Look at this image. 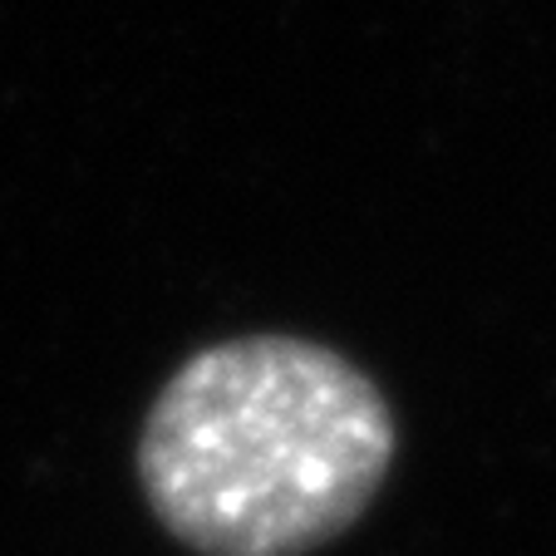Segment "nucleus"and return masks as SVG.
I'll return each mask as SVG.
<instances>
[{
  "label": "nucleus",
  "instance_id": "obj_1",
  "mask_svg": "<svg viewBox=\"0 0 556 556\" xmlns=\"http://www.w3.org/2000/svg\"><path fill=\"white\" fill-rule=\"evenodd\" d=\"M400 419L359 359L295 330L192 350L134 443L148 513L192 556H311L379 503Z\"/></svg>",
  "mask_w": 556,
  "mask_h": 556
}]
</instances>
